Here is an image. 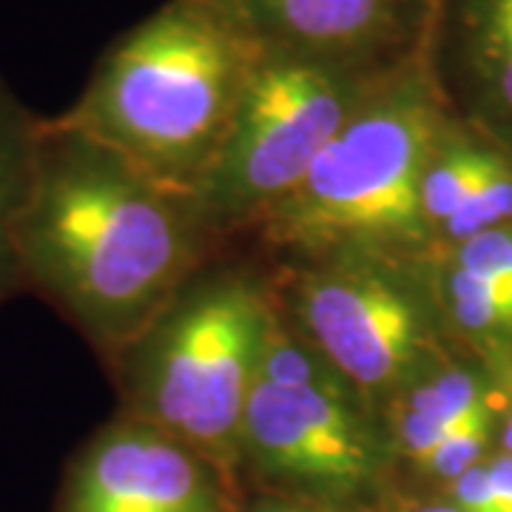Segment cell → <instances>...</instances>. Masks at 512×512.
Instances as JSON below:
<instances>
[{
    "instance_id": "1",
    "label": "cell",
    "mask_w": 512,
    "mask_h": 512,
    "mask_svg": "<svg viewBox=\"0 0 512 512\" xmlns=\"http://www.w3.org/2000/svg\"><path fill=\"white\" fill-rule=\"evenodd\" d=\"M197 225L185 197L92 137L43 120L18 220L20 279L100 353L126 356L180 299Z\"/></svg>"
},
{
    "instance_id": "2",
    "label": "cell",
    "mask_w": 512,
    "mask_h": 512,
    "mask_svg": "<svg viewBox=\"0 0 512 512\" xmlns=\"http://www.w3.org/2000/svg\"><path fill=\"white\" fill-rule=\"evenodd\" d=\"M265 49L239 0H168L111 43L55 120L194 205Z\"/></svg>"
},
{
    "instance_id": "3",
    "label": "cell",
    "mask_w": 512,
    "mask_h": 512,
    "mask_svg": "<svg viewBox=\"0 0 512 512\" xmlns=\"http://www.w3.org/2000/svg\"><path fill=\"white\" fill-rule=\"evenodd\" d=\"M447 131V103L427 43L379 77L302 183L259 225L274 245L311 262H393L430 237L421 180Z\"/></svg>"
},
{
    "instance_id": "4",
    "label": "cell",
    "mask_w": 512,
    "mask_h": 512,
    "mask_svg": "<svg viewBox=\"0 0 512 512\" xmlns=\"http://www.w3.org/2000/svg\"><path fill=\"white\" fill-rule=\"evenodd\" d=\"M271 316V299L245 276H214L180 293L128 350H137L134 419L168 433L220 476L234 473L245 461V410Z\"/></svg>"
},
{
    "instance_id": "5",
    "label": "cell",
    "mask_w": 512,
    "mask_h": 512,
    "mask_svg": "<svg viewBox=\"0 0 512 512\" xmlns=\"http://www.w3.org/2000/svg\"><path fill=\"white\" fill-rule=\"evenodd\" d=\"M387 69L268 46L194 194L202 225L259 222L274 211Z\"/></svg>"
},
{
    "instance_id": "6",
    "label": "cell",
    "mask_w": 512,
    "mask_h": 512,
    "mask_svg": "<svg viewBox=\"0 0 512 512\" xmlns=\"http://www.w3.org/2000/svg\"><path fill=\"white\" fill-rule=\"evenodd\" d=\"M296 330L362 399L402 393L424 356L416 296L382 259H325L291 285Z\"/></svg>"
},
{
    "instance_id": "7",
    "label": "cell",
    "mask_w": 512,
    "mask_h": 512,
    "mask_svg": "<svg viewBox=\"0 0 512 512\" xmlns=\"http://www.w3.org/2000/svg\"><path fill=\"white\" fill-rule=\"evenodd\" d=\"M242 447L265 476L330 498L367 490L382 464L359 396L345 387L256 382Z\"/></svg>"
},
{
    "instance_id": "8",
    "label": "cell",
    "mask_w": 512,
    "mask_h": 512,
    "mask_svg": "<svg viewBox=\"0 0 512 512\" xmlns=\"http://www.w3.org/2000/svg\"><path fill=\"white\" fill-rule=\"evenodd\" d=\"M220 481L208 461L131 416L74 458L60 512H222Z\"/></svg>"
},
{
    "instance_id": "9",
    "label": "cell",
    "mask_w": 512,
    "mask_h": 512,
    "mask_svg": "<svg viewBox=\"0 0 512 512\" xmlns=\"http://www.w3.org/2000/svg\"><path fill=\"white\" fill-rule=\"evenodd\" d=\"M268 46L384 69L433 37L430 0H239Z\"/></svg>"
},
{
    "instance_id": "10",
    "label": "cell",
    "mask_w": 512,
    "mask_h": 512,
    "mask_svg": "<svg viewBox=\"0 0 512 512\" xmlns=\"http://www.w3.org/2000/svg\"><path fill=\"white\" fill-rule=\"evenodd\" d=\"M433 43L473 109L512 128V0H444Z\"/></svg>"
},
{
    "instance_id": "11",
    "label": "cell",
    "mask_w": 512,
    "mask_h": 512,
    "mask_svg": "<svg viewBox=\"0 0 512 512\" xmlns=\"http://www.w3.org/2000/svg\"><path fill=\"white\" fill-rule=\"evenodd\" d=\"M43 120L0 80V305L23 288L18 265V220L32 177Z\"/></svg>"
},
{
    "instance_id": "12",
    "label": "cell",
    "mask_w": 512,
    "mask_h": 512,
    "mask_svg": "<svg viewBox=\"0 0 512 512\" xmlns=\"http://www.w3.org/2000/svg\"><path fill=\"white\" fill-rule=\"evenodd\" d=\"M501 163L504 157L493 148L456 137L450 126L421 180V217L427 231L436 234Z\"/></svg>"
},
{
    "instance_id": "13",
    "label": "cell",
    "mask_w": 512,
    "mask_h": 512,
    "mask_svg": "<svg viewBox=\"0 0 512 512\" xmlns=\"http://www.w3.org/2000/svg\"><path fill=\"white\" fill-rule=\"evenodd\" d=\"M444 302L458 328L476 336L512 333V282L473 274L450 265L444 274Z\"/></svg>"
},
{
    "instance_id": "14",
    "label": "cell",
    "mask_w": 512,
    "mask_h": 512,
    "mask_svg": "<svg viewBox=\"0 0 512 512\" xmlns=\"http://www.w3.org/2000/svg\"><path fill=\"white\" fill-rule=\"evenodd\" d=\"M399 404L410 407L430 424H436L447 436L464 421L490 413L476 379L461 370H447L433 379L410 382L399 393Z\"/></svg>"
},
{
    "instance_id": "15",
    "label": "cell",
    "mask_w": 512,
    "mask_h": 512,
    "mask_svg": "<svg viewBox=\"0 0 512 512\" xmlns=\"http://www.w3.org/2000/svg\"><path fill=\"white\" fill-rule=\"evenodd\" d=\"M512 225V165L504 163L478 185L473 197L458 208L450 220L439 228V234L453 245L478 237L484 231Z\"/></svg>"
},
{
    "instance_id": "16",
    "label": "cell",
    "mask_w": 512,
    "mask_h": 512,
    "mask_svg": "<svg viewBox=\"0 0 512 512\" xmlns=\"http://www.w3.org/2000/svg\"><path fill=\"white\" fill-rule=\"evenodd\" d=\"M490 430H493L490 413L464 421L450 436H444V441L433 450V456L424 461V470L433 476L447 478V481H456L461 473L476 467L487 441H490Z\"/></svg>"
},
{
    "instance_id": "17",
    "label": "cell",
    "mask_w": 512,
    "mask_h": 512,
    "mask_svg": "<svg viewBox=\"0 0 512 512\" xmlns=\"http://www.w3.org/2000/svg\"><path fill=\"white\" fill-rule=\"evenodd\" d=\"M450 493H453V507H458L461 512H504L501 498L495 493L490 467H484V464H476L467 473H461L453 481Z\"/></svg>"
},
{
    "instance_id": "18",
    "label": "cell",
    "mask_w": 512,
    "mask_h": 512,
    "mask_svg": "<svg viewBox=\"0 0 512 512\" xmlns=\"http://www.w3.org/2000/svg\"><path fill=\"white\" fill-rule=\"evenodd\" d=\"M487 467L493 476L495 493L501 498V507H504V512H512V456H498Z\"/></svg>"
},
{
    "instance_id": "19",
    "label": "cell",
    "mask_w": 512,
    "mask_h": 512,
    "mask_svg": "<svg viewBox=\"0 0 512 512\" xmlns=\"http://www.w3.org/2000/svg\"><path fill=\"white\" fill-rule=\"evenodd\" d=\"M416 512H461V510L453 507V504H430V507H421V510Z\"/></svg>"
},
{
    "instance_id": "20",
    "label": "cell",
    "mask_w": 512,
    "mask_h": 512,
    "mask_svg": "<svg viewBox=\"0 0 512 512\" xmlns=\"http://www.w3.org/2000/svg\"><path fill=\"white\" fill-rule=\"evenodd\" d=\"M262 512H325V510H313V507H268Z\"/></svg>"
},
{
    "instance_id": "21",
    "label": "cell",
    "mask_w": 512,
    "mask_h": 512,
    "mask_svg": "<svg viewBox=\"0 0 512 512\" xmlns=\"http://www.w3.org/2000/svg\"><path fill=\"white\" fill-rule=\"evenodd\" d=\"M504 450H507V456H512V416L504 427Z\"/></svg>"
},
{
    "instance_id": "22",
    "label": "cell",
    "mask_w": 512,
    "mask_h": 512,
    "mask_svg": "<svg viewBox=\"0 0 512 512\" xmlns=\"http://www.w3.org/2000/svg\"><path fill=\"white\" fill-rule=\"evenodd\" d=\"M441 3H444V0H430V6H433V12H436V15H439Z\"/></svg>"
}]
</instances>
